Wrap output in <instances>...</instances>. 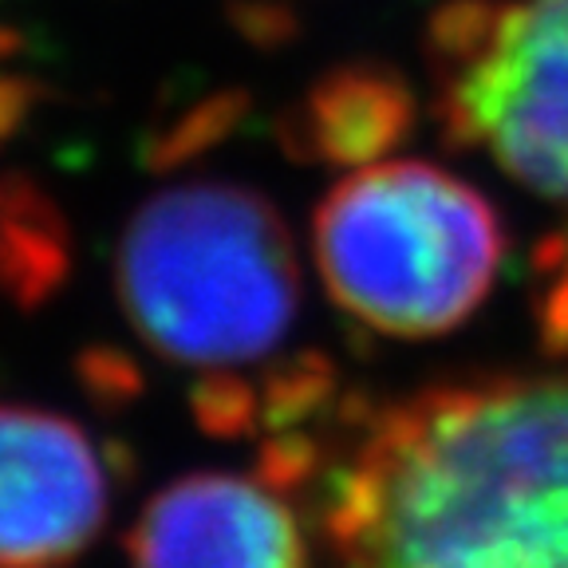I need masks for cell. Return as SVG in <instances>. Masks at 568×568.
Here are the masks:
<instances>
[{"label":"cell","instance_id":"1","mask_svg":"<svg viewBox=\"0 0 568 568\" xmlns=\"http://www.w3.org/2000/svg\"><path fill=\"white\" fill-rule=\"evenodd\" d=\"M324 568H568V372L367 410L320 478Z\"/></svg>","mask_w":568,"mask_h":568},{"label":"cell","instance_id":"2","mask_svg":"<svg viewBox=\"0 0 568 568\" xmlns=\"http://www.w3.org/2000/svg\"><path fill=\"white\" fill-rule=\"evenodd\" d=\"M115 293L131 332L197 379L194 407L217 430L265 410V375L284 423L320 399L316 367L284 364L301 324L296 241L265 194L197 178L151 194L115 253Z\"/></svg>","mask_w":568,"mask_h":568},{"label":"cell","instance_id":"3","mask_svg":"<svg viewBox=\"0 0 568 568\" xmlns=\"http://www.w3.org/2000/svg\"><path fill=\"white\" fill-rule=\"evenodd\" d=\"M312 257L328 296L364 328L430 339L481 308L506 261V233L458 174L379 159L339 178L316 205Z\"/></svg>","mask_w":568,"mask_h":568},{"label":"cell","instance_id":"4","mask_svg":"<svg viewBox=\"0 0 568 568\" xmlns=\"http://www.w3.org/2000/svg\"><path fill=\"white\" fill-rule=\"evenodd\" d=\"M426 60L450 139L568 210V0H446Z\"/></svg>","mask_w":568,"mask_h":568},{"label":"cell","instance_id":"5","mask_svg":"<svg viewBox=\"0 0 568 568\" xmlns=\"http://www.w3.org/2000/svg\"><path fill=\"white\" fill-rule=\"evenodd\" d=\"M111 514V478L80 423L0 407V568H63Z\"/></svg>","mask_w":568,"mask_h":568},{"label":"cell","instance_id":"6","mask_svg":"<svg viewBox=\"0 0 568 568\" xmlns=\"http://www.w3.org/2000/svg\"><path fill=\"white\" fill-rule=\"evenodd\" d=\"M131 568H312L308 537L273 474H186L146 501Z\"/></svg>","mask_w":568,"mask_h":568},{"label":"cell","instance_id":"7","mask_svg":"<svg viewBox=\"0 0 568 568\" xmlns=\"http://www.w3.org/2000/svg\"><path fill=\"white\" fill-rule=\"evenodd\" d=\"M71 245L63 213L17 174H0V308L44 304L68 276Z\"/></svg>","mask_w":568,"mask_h":568},{"label":"cell","instance_id":"8","mask_svg":"<svg viewBox=\"0 0 568 568\" xmlns=\"http://www.w3.org/2000/svg\"><path fill=\"white\" fill-rule=\"evenodd\" d=\"M407 123V95L383 75H336L312 99L316 146L336 162L379 159Z\"/></svg>","mask_w":568,"mask_h":568}]
</instances>
